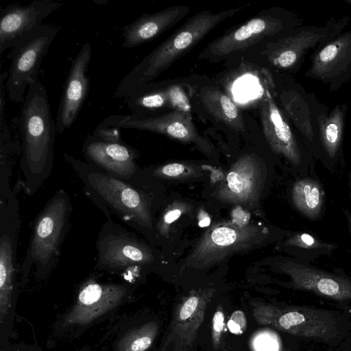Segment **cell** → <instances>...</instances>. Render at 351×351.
Listing matches in <instances>:
<instances>
[{"instance_id": "cell-6", "label": "cell", "mask_w": 351, "mask_h": 351, "mask_svg": "<svg viewBox=\"0 0 351 351\" xmlns=\"http://www.w3.org/2000/svg\"><path fill=\"white\" fill-rule=\"evenodd\" d=\"M269 235L266 227L256 224L239 226L232 221L215 223L197 242L182 268L202 270L212 267L232 254L260 245Z\"/></svg>"}, {"instance_id": "cell-11", "label": "cell", "mask_w": 351, "mask_h": 351, "mask_svg": "<svg viewBox=\"0 0 351 351\" xmlns=\"http://www.w3.org/2000/svg\"><path fill=\"white\" fill-rule=\"evenodd\" d=\"M52 25H42L20 39L8 58L11 63L5 84L9 98L14 102L25 100L26 90L36 81L43 58L59 32Z\"/></svg>"}, {"instance_id": "cell-22", "label": "cell", "mask_w": 351, "mask_h": 351, "mask_svg": "<svg viewBox=\"0 0 351 351\" xmlns=\"http://www.w3.org/2000/svg\"><path fill=\"white\" fill-rule=\"evenodd\" d=\"M90 58L91 46L86 43L72 61L56 119V130L59 134H62L72 126L86 98L90 82L87 71Z\"/></svg>"}, {"instance_id": "cell-33", "label": "cell", "mask_w": 351, "mask_h": 351, "mask_svg": "<svg viewBox=\"0 0 351 351\" xmlns=\"http://www.w3.org/2000/svg\"><path fill=\"white\" fill-rule=\"evenodd\" d=\"M232 221L239 226H245L249 224L250 214L245 212L241 206H237L232 213Z\"/></svg>"}, {"instance_id": "cell-24", "label": "cell", "mask_w": 351, "mask_h": 351, "mask_svg": "<svg viewBox=\"0 0 351 351\" xmlns=\"http://www.w3.org/2000/svg\"><path fill=\"white\" fill-rule=\"evenodd\" d=\"M190 97H195L205 111L215 121L235 132H244L242 114L231 97L218 86L206 84H190L185 82Z\"/></svg>"}, {"instance_id": "cell-2", "label": "cell", "mask_w": 351, "mask_h": 351, "mask_svg": "<svg viewBox=\"0 0 351 351\" xmlns=\"http://www.w3.org/2000/svg\"><path fill=\"white\" fill-rule=\"evenodd\" d=\"M19 124L22 138L19 183L32 195L51 173L57 132L46 88L38 80L27 90Z\"/></svg>"}, {"instance_id": "cell-8", "label": "cell", "mask_w": 351, "mask_h": 351, "mask_svg": "<svg viewBox=\"0 0 351 351\" xmlns=\"http://www.w3.org/2000/svg\"><path fill=\"white\" fill-rule=\"evenodd\" d=\"M106 219L95 242V269L138 274L155 263L154 251L147 243L112 217Z\"/></svg>"}, {"instance_id": "cell-7", "label": "cell", "mask_w": 351, "mask_h": 351, "mask_svg": "<svg viewBox=\"0 0 351 351\" xmlns=\"http://www.w3.org/2000/svg\"><path fill=\"white\" fill-rule=\"evenodd\" d=\"M256 322L292 335L330 343L340 336L335 315L304 306H278L261 302L251 303Z\"/></svg>"}, {"instance_id": "cell-32", "label": "cell", "mask_w": 351, "mask_h": 351, "mask_svg": "<svg viewBox=\"0 0 351 351\" xmlns=\"http://www.w3.org/2000/svg\"><path fill=\"white\" fill-rule=\"evenodd\" d=\"M227 326L230 332L234 335L243 334L247 328V319L244 312L241 310L232 312L228 321Z\"/></svg>"}, {"instance_id": "cell-17", "label": "cell", "mask_w": 351, "mask_h": 351, "mask_svg": "<svg viewBox=\"0 0 351 351\" xmlns=\"http://www.w3.org/2000/svg\"><path fill=\"white\" fill-rule=\"evenodd\" d=\"M216 290L211 287L191 290L176 304L163 347L189 351L204 322L206 311Z\"/></svg>"}, {"instance_id": "cell-20", "label": "cell", "mask_w": 351, "mask_h": 351, "mask_svg": "<svg viewBox=\"0 0 351 351\" xmlns=\"http://www.w3.org/2000/svg\"><path fill=\"white\" fill-rule=\"evenodd\" d=\"M185 82L149 83L126 97L134 114L153 116L180 110L191 112V103Z\"/></svg>"}, {"instance_id": "cell-29", "label": "cell", "mask_w": 351, "mask_h": 351, "mask_svg": "<svg viewBox=\"0 0 351 351\" xmlns=\"http://www.w3.org/2000/svg\"><path fill=\"white\" fill-rule=\"evenodd\" d=\"M197 167L186 163H168L154 168L149 175L156 178L183 179L195 176Z\"/></svg>"}, {"instance_id": "cell-27", "label": "cell", "mask_w": 351, "mask_h": 351, "mask_svg": "<svg viewBox=\"0 0 351 351\" xmlns=\"http://www.w3.org/2000/svg\"><path fill=\"white\" fill-rule=\"evenodd\" d=\"M0 110V194H5L12 190L10 185L12 157L18 151L21 152V146L18 140L12 138L10 128L5 120V107H1Z\"/></svg>"}, {"instance_id": "cell-1", "label": "cell", "mask_w": 351, "mask_h": 351, "mask_svg": "<svg viewBox=\"0 0 351 351\" xmlns=\"http://www.w3.org/2000/svg\"><path fill=\"white\" fill-rule=\"evenodd\" d=\"M62 155L82 182L86 195L106 218L114 215L148 237L156 230L152 198L143 183L118 178L67 153Z\"/></svg>"}, {"instance_id": "cell-21", "label": "cell", "mask_w": 351, "mask_h": 351, "mask_svg": "<svg viewBox=\"0 0 351 351\" xmlns=\"http://www.w3.org/2000/svg\"><path fill=\"white\" fill-rule=\"evenodd\" d=\"M64 5L60 1L34 0L27 5L10 4L0 12V53L40 27L43 21Z\"/></svg>"}, {"instance_id": "cell-31", "label": "cell", "mask_w": 351, "mask_h": 351, "mask_svg": "<svg viewBox=\"0 0 351 351\" xmlns=\"http://www.w3.org/2000/svg\"><path fill=\"white\" fill-rule=\"evenodd\" d=\"M224 328V311L222 304H219L213 315L211 324V341L215 351H220L221 349Z\"/></svg>"}, {"instance_id": "cell-15", "label": "cell", "mask_w": 351, "mask_h": 351, "mask_svg": "<svg viewBox=\"0 0 351 351\" xmlns=\"http://www.w3.org/2000/svg\"><path fill=\"white\" fill-rule=\"evenodd\" d=\"M279 272L289 278V287L311 292L325 298L351 301V278L320 269L309 263L283 258L276 263Z\"/></svg>"}, {"instance_id": "cell-23", "label": "cell", "mask_w": 351, "mask_h": 351, "mask_svg": "<svg viewBox=\"0 0 351 351\" xmlns=\"http://www.w3.org/2000/svg\"><path fill=\"white\" fill-rule=\"evenodd\" d=\"M188 5H175L152 14H145L122 28L123 48L149 42L177 24L189 12Z\"/></svg>"}, {"instance_id": "cell-36", "label": "cell", "mask_w": 351, "mask_h": 351, "mask_svg": "<svg viewBox=\"0 0 351 351\" xmlns=\"http://www.w3.org/2000/svg\"><path fill=\"white\" fill-rule=\"evenodd\" d=\"M348 196L351 202V169L348 175Z\"/></svg>"}, {"instance_id": "cell-16", "label": "cell", "mask_w": 351, "mask_h": 351, "mask_svg": "<svg viewBox=\"0 0 351 351\" xmlns=\"http://www.w3.org/2000/svg\"><path fill=\"white\" fill-rule=\"evenodd\" d=\"M104 121L119 129H135L162 134L184 143L195 144L206 152L211 149L206 138L199 134L191 112L176 110L153 116L134 113L112 115Z\"/></svg>"}, {"instance_id": "cell-3", "label": "cell", "mask_w": 351, "mask_h": 351, "mask_svg": "<svg viewBox=\"0 0 351 351\" xmlns=\"http://www.w3.org/2000/svg\"><path fill=\"white\" fill-rule=\"evenodd\" d=\"M243 8L237 7L218 12L204 10L193 15L123 77L114 95L126 98L134 91L151 83L175 61L192 49L210 32Z\"/></svg>"}, {"instance_id": "cell-14", "label": "cell", "mask_w": 351, "mask_h": 351, "mask_svg": "<svg viewBox=\"0 0 351 351\" xmlns=\"http://www.w3.org/2000/svg\"><path fill=\"white\" fill-rule=\"evenodd\" d=\"M21 226L19 202L13 191L0 200V318L9 308L19 270L17 242Z\"/></svg>"}, {"instance_id": "cell-12", "label": "cell", "mask_w": 351, "mask_h": 351, "mask_svg": "<svg viewBox=\"0 0 351 351\" xmlns=\"http://www.w3.org/2000/svg\"><path fill=\"white\" fill-rule=\"evenodd\" d=\"M279 106L302 138L308 152L321 156L318 119L326 104L289 76L276 81Z\"/></svg>"}, {"instance_id": "cell-9", "label": "cell", "mask_w": 351, "mask_h": 351, "mask_svg": "<svg viewBox=\"0 0 351 351\" xmlns=\"http://www.w3.org/2000/svg\"><path fill=\"white\" fill-rule=\"evenodd\" d=\"M350 17H332L324 25H300L286 36L265 43L261 54L273 68L287 73L299 71L306 55L342 33Z\"/></svg>"}, {"instance_id": "cell-19", "label": "cell", "mask_w": 351, "mask_h": 351, "mask_svg": "<svg viewBox=\"0 0 351 351\" xmlns=\"http://www.w3.org/2000/svg\"><path fill=\"white\" fill-rule=\"evenodd\" d=\"M306 77L326 85L335 92L351 80V29L314 50Z\"/></svg>"}, {"instance_id": "cell-13", "label": "cell", "mask_w": 351, "mask_h": 351, "mask_svg": "<svg viewBox=\"0 0 351 351\" xmlns=\"http://www.w3.org/2000/svg\"><path fill=\"white\" fill-rule=\"evenodd\" d=\"M258 108L263 134L273 152L282 156L293 166L305 162L308 150L276 102L275 82L265 88Z\"/></svg>"}, {"instance_id": "cell-34", "label": "cell", "mask_w": 351, "mask_h": 351, "mask_svg": "<svg viewBox=\"0 0 351 351\" xmlns=\"http://www.w3.org/2000/svg\"><path fill=\"white\" fill-rule=\"evenodd\" d=\"M210 217L204 210H199L198 213V225L201 228L208 227L210 224Z\"/></svg>"}, {"instance_id": "cell-4", "label": "cell", "mask_w": 351, "mask_h": 351, "mask_svg": "<svg viewBox=\"0 0 351 351\" xmlns=\"http://www.w3.org/2000/svg\"><path fill=\"white\" fill-rule=\"evenodd\" d=\"M72 210L69 194L59 189L40 211L21 266L23 279L31 271L37 279L44 278L56 267L70 229Z\"/></svg>"}, {"instance_id": "cell-30", "label": "cell", "mask_w": 351, "mask_h": 351, "mask_svg": "<svg viewBox=\"0 0 351 351\" xmlns=\"http://www.w3.org/2000/svg\"><path fill=\"white\" fill-rule=\"evenodd\" d=\"M190 206L185 202L176 201L169 204L164 210L156 226L157 233L164 237L169 234L171 225L182 214L189 210Z\"/></svg>"}, {"instance_id": "cell-18", "label": "cell", "mask_w": 351, "mask_h": 351, "mask_svg": "<svg viewBox=\"0 0 351 351\" xmlns=\"http://www.w3.org/2000/svg\"><path fill=\"white\" fill-rule=\"evenodd\" d=\"M264 180L261 160L255 154H246L231 166L213 196L224 203L254 208L258 204Z\"/></svg>"}, {"instance_id": "cell-5", "label": "cell", "mask_w": 351, "mask_h": 351, "mask_svg": "<svg viewBox=\"0 0 351 351\" xmlns=\"http://www.w3.org/2000/svg\"><path fill=\"white\" fill-rule=\"evenodd\" d=\"M301 23V20L291 11L280 8L265 10L215 38L199 57L218 62L263 40L267 43L283 38Z\"/></svg>"}, {"instance_id": "cell-35", "label": "cell", "mask_w": 351, "mask_h": 351, "mask_svg": "<svg viewBox=\"0 0 351 351\" xmlns=\"http://www.w3.org/2000/svg\"><path fill=\"white\" fill-rule=\"evenodd\" d=\"M343 213H344L345 217L346 218L349 229L351 232V213L350 212V210L348 209H345L343 210Z\"/></svg>"}, {"instance_id": "cell-10", "label": "cell", "mask_w": 351, "mask_h": 351, "mask_svg": "<svg viewBox=\"0 0 351 351\" xmlns=\"http://www.w3.org/2000/svg\"><path fill=\"white\" fill-rule=\"evenodd\" d=\"M82 152L86 162L108 174L143 183L144 173L136 162L139 153L121 139L119 128L104 121L87 136Z\"/></svg>"}, {"instance_id": "cell-28", "label": "cell", "mask_w": 351, "mask_h": 351, "mask_svg": "<svg viewBox=\"0 0 351 351\" xmlns=\"http://www.w3.org/2000/svg\"><path fill=\"white\" fill-rule=\"evenodd\" d=\"M282 245L285 247L296 248L299 252L302 251L304 255L302 261L307 263H308V261L319 256L330 255L337 247L336 244L323 241L306 232H298L291 234Z\"/></svg>"}, {"instance_id": "cell-25", "label": "cell", "mask_w": 351, "mask_h": 351, "mask_svg": "<svg viewBox=\"0 0 351 351\" xmlns=\"http://www.w3.org/2000/svg\"><path fill=\"white\" fill-rule=\"evenodd\" d=\"M348 108L347 102L336 105L330 111L326 106L319 116L322 156L329 162L336 161L342 154Z\"/></svg>"}, {"instance_id": "cell-26", "label": "cell", "mask_w": 351, "mask_h": 351, "mask_svg": "<svg viewBox=\"0 0 351 351\" xmlns=\"http://www.w3.org/2000/svg\"><path fill=\"white\" fill-rule=\"evenodd\" d=\"M294 207L304 217L317 220L322 213L325 193L322 184L315 179L304 178L297 180L291 189Z\"/></svg>"}]
</instances>
